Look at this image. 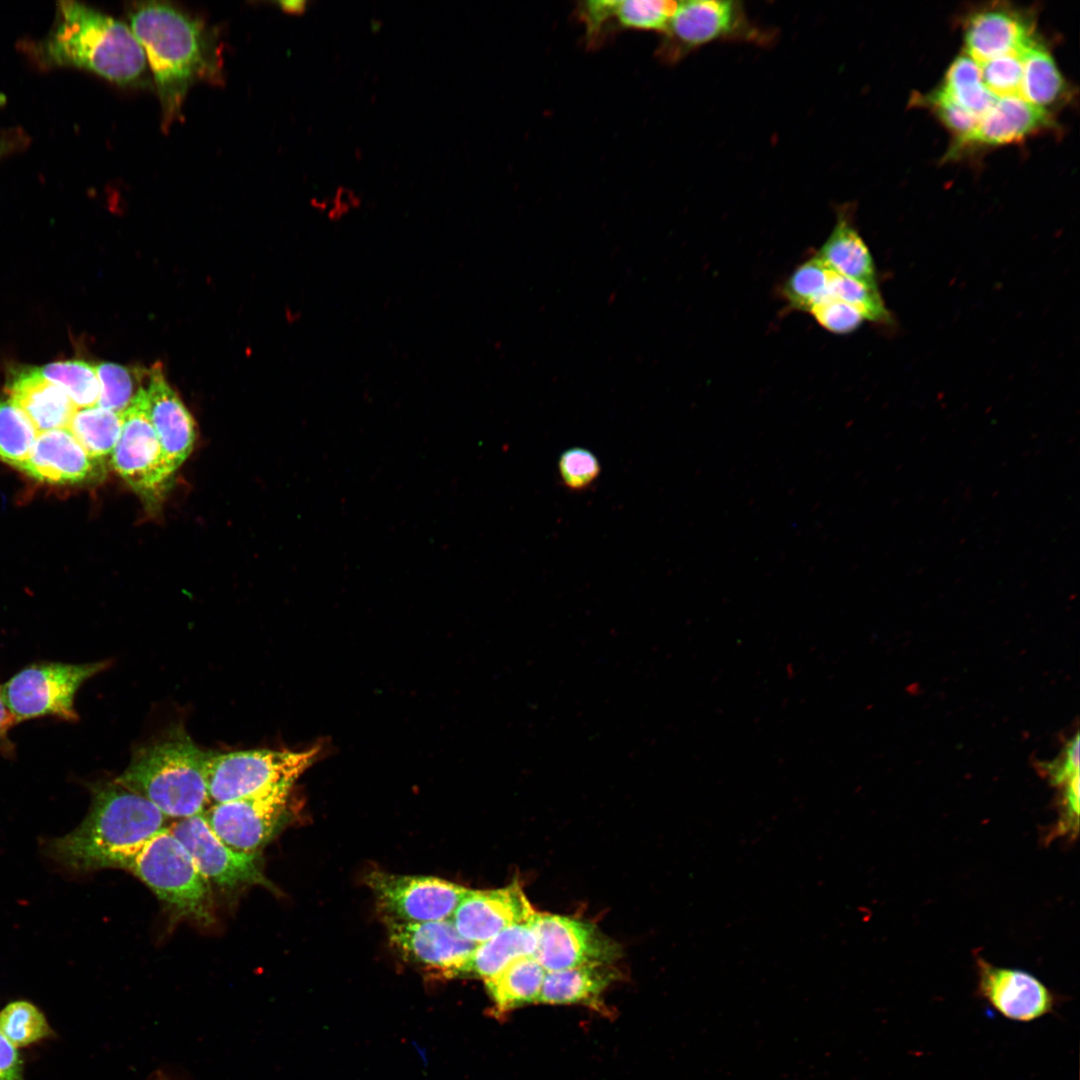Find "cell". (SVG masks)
<instances>
[{
	"mask_svg": "<svg viewBox=\"0 0 1080 1080\" xmlns=\"http://www.w3.org/2000/svg\"><path fill=\"white\" fill-rule=\"evenodd\" d=\"M108 665V661L30 664L1 686L4 703L16 724L44 716L76 722L79 719L74 707L77 691Z\"/></svg>",
	"mask_w": 1080,
	"mask_h": 1080,
	"instance_id": "cell-6",
	"label": "cell"
},
{
	"mask_svg": "<svg viewBox=\"0 0 1080 1080\" xmlns=\"http://www.w3.org/2000/svg\"><path fill=\"white\" fill-rule=\"evenodd\" d=\"M37 372L58 386L77 407H91L98 402L100 385L96 367L82 360H66L35 367Z\"/></svg>",
	"mask_w": 1080,
	"mask_h": 1080,
	"instance_id": "cell-30",
	"label": "cell"
},
{
	"mask_svg": "<svg viewBox=\"0 0 1080 1080\" xmlns=\"http://www.w3.org/2000/svg\"><path fill=\"white\" fill-rule=\"evenodd\" d=\"M366 881L385 919L410 923L450 919L468 891L436 877L381 871L369 873Z\"/></svg>",
	"mask_w": 1080,
	"mask_h": 1080,
	"instance_id": "cell-10",
	"label": "cell"
},
{
	"mask_svg": "<svg viewBox=\"0 0 1080 1080\" xmlns=\"http://www.w3.org/2000/svg\"><path fill=\"white\" fill-rule=\"evenodd\" d=\"M534 957L546 972L585 965H610L621 955L620 946L591 922L536 912Z\"/></svg>",
	"mask_w": 1080,
	"mask_h": 1080,
	"instance_id": "cell-12",
	"label": "cell"
},
{
	"mask_svg": "<svg viewBox=\"0 0 1080 1080\" xmlns=\"http://www.w3.org/2000/svg\"><path fill=\"white\" fill-rule=\"evenodd\" d=\"M1023 51L1007 53L979 64L984 85L996 97L1019 95Z\"/></svg>",
	"mask_w": 1080,
	"mask_h": 1080,
	"instance_id": "cell-36",
	"label": "cell"
},
{
	"mask_svg": "<svg viewBox=\"0 0 1080 1080\" xmlns=\"http://www.w3.org/2000/svg\"><path fill=\"white\" fill-rule=\"evenodd\" d=\"M535 916V915H534ZM537 933L532 920L510 926L487 941L476 945L462 975L489 979L512 961L534 956Z\"/></svg>",
	"mask_w": 1080,
	"mask_h": 1080,
	"instance_id": "cell-24",
	"label": "cell"
},
{
	"mask_svg": "<svg viewBox=\"0 0 1080 1080\" xmlns=\"http://www.w3.org/2000/svg\"><path fill=\"white\" fill-rule=\"evenodd\" d=\"M31 51L45 66L87 70L120 86L142 83L148 64L129 25L77 1L57 3L52 30Z\"/></svg>",
	"mask_w": 1080,
	"mask_h": 1080,
	"instance_id": "cell-2",
	"label": "cell"
},
{
	"mask_svg": "<svg viewBox=\"0 0 1080 1080\" xmlns=\"http://www.w3.org/2000/svg\"><path fill=\"white\" fill-rule=\"evenodd\" d=\"M98 463L71 431L64 428L40 433L28 458L18 468L38 481L75 484L92 478Z\"/></svg>",
	"mask_w": 1080,
	"mask_h": 1080,
	"instance_id": "cell-18",
	"label": "cell"
},
{
	"mask_svg": "<svg viewBox=\"0 0 1080 1080\" xmlns=\"http://www.w3.org/2000/svg\"><path fill=\"white\" fill-rule=\"evenodd\" d=\"M122 413L99 406L77 409L68 429L94 459L112 454L121 434Z\"/></svg>",
	"mask_w": 1080,
	"mask_h": 1080,
	"instance_id": "cell-27",
	"label": "cell"
},
{
	"mask_svg": "<svg viewBox=\"0 0 1080 1080\" xmlns=\"http://www.w3.org/2000/svg\"><path fill=\"white\" fill-rule=\"evenodd\" d=\"M1019 96L1047 111L1066 96V82L1048 49L1035 39L1022 53Z\"/></svg>",
	"mask_w": 1080,
	"mask_h": 1080,
	"instance_id": "cell-26",
	"label": "cell"
},
{
	"mask_svg": "<svg viewBox=\"0 0 1080 1080\" xmlns=\"http://www.w3.org/2000/svg\"><path fill=\"white\" fill-rule=\"evenodd\" d=\"M925 103L931 107L944 125L955 136V145L963 141L977 126L979 118L965 110L941 88L925 97Z\"/></svg>",
	"mask_w": 1080,
	"mask_h": 1080,
	"instance_id": "cell-39",
	"label": "cell"
},
{
	"mask_svg": "<svg viewBox=\"0 0 1080 1080\" xmlns=\"http://www.w3.org/2000/svg\"><path fill=\"white\" fill-rule=\"evenodd\" d=\"M292 786L277 785L204 811L213 832L238 852L258 854L282 823Z\"/></svg>",
	"mask_w": 1080,
	"mask_h": 1080,
	"instance_id": "cell-11",
	"label": "cell"
},
{
	"mask_svg": "<svg viewBox=\"0 0 1080 1080\" xmlns=\"http://www.w3.org/2000/svg\"><path fill=\"white\" fill-rule=\"evenodd\" d=\"M545 974L534 956H525L512 961L484 982L496 1009L505 1013L538 1003Z\"/></svg>",
	"mask_w": 1080,
	"mask_h": 1080,
	"instance_id": "cell-25",
	"label": "cell"
},
{
	"mask_svg": "<svg viewBox=\"0 0 1080 1080\" xmlns=\"http://www.w3.org/2000/svg\"><path fill=\"white\" fill-rule=\"evenodd\" d=\"M168 828L189 852L210 885L225 890L248 885L271 887L262 873L259 854L238 852L228 847L210 828L204 812L177 819Z\"/></svg>",
	"mask_w": 1080,
	"mask_h": 1080,
	"instance_id": "cell-13",
	"label": "cell"
},
{
	"mask_svg": "<svg viewBox=\"0 0 1080 1080\" xmlns=\"http://www.w3.org/2000/svg\"><path fill=\"white\" fill-rule=\"evenodd\" d=\"M386 920L391 945L407 960L443 975L459 976L476 945L450 919L430 922Z\"/></svg>",
	"mask_w": 1080,
	"mask_h": 1080,
	"instance_id": "cell-15",
	"label": "cell"
},
{
	"mask_svg": "<svg viewBox=\"0 0 1080 1080\" xmlns=\"http://www.w3.org/2000/svg\"><path fill=\"white\" fill-rule=\"evenodd\" d=\"M940 88L979 119L998 99L984 85L980 65L967 54L953 61Z\"/></svg>",
	"mask_w": 1080,
	"mask_h": 1080,
	"instance_id": "cell-28",
	"label": "cell"
},
{
	"mask_svg": "<svg viewBox=\"0 0 1080 1080\" xmlns=\"http://www.w3.org/2000/svg\"><path fill=\"white\" fill-rule=\"evenodd\" d=\"M151 1080H173V1079L170 1078L169 1076H166L165 1074L159 1072V1073L153 1075Z\"/></svg>",
	"mask_w": 1080,
	"mask_h": 1080,
	"instance_id": "cell-46",
	"label": "cell"
},
{
	"mask_svg": "<svg viewBox=\"0 0 1080 1080\" xmlns=\"http://www.w3.org/2000/svg\"><path fill=\"white\" fill-rule=\"evenodd\" d=\"M1051 125L1048 111L1031 105L1019 95L1000 97L955 149L1013 144Z\"/></svg>",
	"mask_w": 1080,
	"mask_h": 1080,
	"instance_id": "cell-20",
	"label": "cell"
},
{
	"mask_svg": "<svg viewBox=\"0 0 1080 1080\" xmlns=\"http://www.w3.org/2000/svg\"><path fill=\"white\" fill-rule=\"evenodd\" d=\"M91 792L85 819L50 846L53 856L71 869H121L143 843L167 827V817L157 807L114 780L92 785Z\"/></svg>",
	"mask_w": 1080,
	"mask_h": 1080,
	"instance_id": "cell-3",
	"label": "cell"
},
{
	"mask_svg": "<svg viewBox=\"0 0 1080 1080\" xmlns=\"http://www.w3.org/2000/svg\"><path fill=\"white\" fill-rule=\"evenodd\" d=\"M0 1080H24L23 1064L16 1049L0 1033Z\"/></svg>",
	"mask_w": 1080,
	"mask_h": 1080,
	"instance_id": "cell-41",
	"label": "cell"
},
{
	"mask_svg": "<svg viewBox=\"0 0 1080 1080\" xmlns=\"http://www.w3.org/2000/svg\"><path fill=\"white\" fill-rule=\"evenodd\" d=\"M0 1033L17 1048L50 1036L52 1030L36 1006L15 1001L0 1012Z\"/></svg>",
	"mask_w": 1080,
	"mask_h": 1080,
	"instance_id": "cell-34",
	"label": "cell"
},
{
	"mask_svg": "<svg viewBox=\"0 0 1080 1080\" xmlns=\"http://www.w3.org/2000/svg\"><path fill=\"white\" fill-rule=\"evenodd\" d=\"M672 0H624L618 2L615 19L624 29L664 33L677 9Z\"/></svg>",
	"mask_w": 1080,
	"mask_h": 1080,
	"instance_id": "cell-35",
	"label": "cell"
},
{
	"mask_svg": "<svg viewBox=\"0 0 1080 1080\" xmlns=\"http://www.w3.org/2000/svg\"><path fill=\"white\" fill-rule=\"evenodd\" d=\"M536 912L515 881L499 889H468L450 920L463 938L478 945L510 926L532 920Z\"/></svg>",
	"mask_w": 1080,
	"mask_h": 1080,
	"instance_id": "cell-16",
	"label": "cell"
},
{
	"mask_svg": "<svg viewBox=\"0 0 1080 1080\" xmlns=\"http://www.w3.org/2000/svg\"><path fill=\"white\" fill-rule=\"evenodd\" d=\"M967 55L981 64L1007 53L1023 51L1033 40V24L1016 9L985 8L973 14L965 28Z\"/></svg>",
	"mask_w": 1080,
	"mask_h": 1080,
	"instance_id": "cell-19",
	"label": "cell"
},
{
	"mask_svg": "<svg viewBox=\"0 0 1080 1080\" xmlns=\"http://www.w3.org/2000/svg\"><path fill=\"white\" fill-rule=\"evenodd\" d=\"M850 304L861 312L865 320L890 324L891 313L887 309L878 287L870 286L830 271L827 294ZM824 297V298H825Z\"/></svg>",
	"mask_w": 1080,
	"mask_h": 1080,
	"instance_id": "cell-33",
	"label": "cell"
},
{
	"mask_svg": "<svg viewBox=\"0 0 1080 1080\" xmlns=\"http://www.w3.org/2000/svg\"><path fill=\"white\" fill-rule=\"evenodd\" d=\"M616 978V970L607 964L546 972L538 1003L584 1004L599 1008L601 995Z\"/></svg>",
	"mask_w": 1080,
	"mask_h": 1080,
	"instance_id": "cell-23",
	"label": "cell"
},
{
	"mask_svg": "<svg viewBox=\"0 0 1080 1080\" xmlns=\"http://www.w3.org/2000/svg\"><path fill=\"white\" fill-rule=\"evenodd\" d=\"M145 395L149 419L162 451L171 467L177 471L193 449L195 421L165 380L159 366L151 369Z\"/></svg>",
	"mask_w": 1080,
	"mask_h": 1080,
	"instance_id": "cell-17",
	"label": "cell"
},
{
	"mask_svg": "<svg viewBox=\"0 0 1080 1080\" xmlns=\"http://www.w3.org/2000/svg\"><path fill=\"white\" fill-rule=\"evenodd\" d=\"M975 960L977 995L1003 1017L1030 1022L1055 1010V993L1031 973L996 966L980 956Z\"/></svg>",
	"mask_w": 1080,
	"mask_h": 1080,
	"instance_id": "cell-14",
	"label": "cell"
},
{
	"mask_svg": "<svg viewBox=\"0 0 1080 1080\" xmlns=\"http://www.w3.org/2000/svg\"><path fill=\"white\" fill-rule=\"evenodd\" d=\"M37 436L29 418L10 398L0 400V460L19 467Z\"/></svg>",
	"mask_w": 1080,
	"mask_h": 1080,
	"instance_id": "cell-31",
	"label": "cell"
},
{
	"mask_svg": "<svg viewBox=\"0 0 1080 1080\" xmlns=\"http://www.w3.org/2000/svg\"><path fill=\"white\" fill-rule=\"evenodd\" d=\"M141 880L177 917L214 922L211 885L168 826L127 858L122 868Z\"/></svg>",
	"mask_w": 1080,
	"mask_h": 1080,
	"instance_id": "cell-5",
	"label": "cell"
},
{
	"mask_svg": "<svg viewBox=\"0 0 1080 1080\" xmlns=\"http://www.w3.org/2000/svg\"><path fill=\"white\" fill-rule=\"evenodd\" d=\"M317 754L318 748L212 753L206 768L209 802L214 805L234 800L271 786H292Z\"/></svg>",
	"mask_w": 1080,
	"mask_h": 1080,
	"instance_id": "cell-7",
	"label": "cell"
},
{
	"mask_svg": "<svg viewBox=\"0 0 1080 1080\" xmlns=\"http://www.w3.org/2000/svg\"><path fill=\"white\" fill-rule=\"evenodd\" d=\"M128 18L152 70L167 129L179 118L194 83L218 79L216 38L201 20L164 2L136 3Z\"/></svg>",
	"mask_w": 1080,
	"mask_h": 1080,
	"instance_id": "cell-1",
	"label": "cell"
},
{
	"mask_svg": "<svg viewBox=\"0 0 1080 1080\" xmlns=\"http://www.w3.org/2000/svg\"><path fill=\"white\" fill-rule=\"evenodd\" d=\"M281 8L289 13H302L305 10V1H284L279 3Z\"/></svg>",
	"mask_w": 1080,
	"mask_h": 1080,
	"instance_id": "cell-44",
	"label": "cell"
},
{
	"mask_svg": "<svg viewBox=\"0 0 1080 1080\" xmlns=\"http://www.w3.org/2000/svg\"><path fill=\"white\" fill-rule=\"evenodd\" d=\"M558 468L564 485L574 491L590 487L600 474L596 456L580 447L565 450L559 458Z\"/></svg>",
	"mask_w": 1080,
	"mask_h": 1080,
	"instance_id": "cell-37",
	"label": "cell"
},
{
	"mask_svg": "<svg viewBox=\"0 0 1080 1080\" xmlns=\"http://www.w3.org/2000/svg\"><path fill=\"white\" fill-rule=\"evenodd\" d=\"M120 437L111 454L114 470L147 502L160 500L175 474L149 419L145 389L122 412Z\"/></svg>",
	"mask_w": 1080,
	"mask_h": 1080,
	"instance_id": "cell-9",
	"label": "cell"
},
{
	"mask_svg": "<svg viewBox=\"0 0 1080 1080\" xmlns=\"http://www.w3.org/2000/svg\"><path fill=\"white\" fill-rule=\"evenodd\" d=\"M815 321L834 334H848L858 329L864 316L850 304L832 297H825L808 310Z\"/></svg>",
	"mask_w": 1080,
	"mask_h": 1080,
	"instance_id": "cell-38",
	"label": "cell"
},
{
	"mask_svg": "<svg viewBox=\"0 0 1080 1080\" xmlns=\"http://www.w3.org/2000/svg\"><path fill=\"white\" fill-rule=\"evenodd\" d=\"M212 753L176 728L137 750L114 781L146 798L165 817H191L203 813L209 802L206 768Z\"/></svg>",
	"mask_w": 1080,
	"mask_h": 1080,
	"instance_id": "cell-4",
	"label": "cell"
},
{
	"mask_svg": "<svg viewBox=\"0 0 1080 1080\" xmlns=\"http://www.w3.org/2000/svg\"><path fill=\"white\" fill-rule=\"evenodd\" d=\"M96 372L100 385L97 406L122 413L146 388L144 381L149 379L151 370L102 362L96 366Z\"/></svg>",
	"mask_w": 1080,
	"mask_h": 1080,
	"instance_id": "cell-29",
	"label": "cell"
},
{
	"mask_svg": "<svg viewBox=\"0 0 1080 1080\" xmlns=\"http://www.w3.org/2000/svg\"><path fill=\"white\" fill-rule=\"evenodd\" d=\"M15 721L7 709L0 686V752L6 756L14 753V744L9 739V731L15 725Z\"/></svg>",
	"mask_w": 1080,
	"mask_h": 1080,
	"instance_id": "cell-43",
	"label": "cell"
},
{
	"mask_svg": "<svg viewBox=\"0 0 1080 1080\" xmlns=\"http://www.w3.org/2000/svg\"><path fill=\"white\" fill-rule=\"evenodd\" d=\"M830 271L816 256L806 260L786 279L782 287L785 300L792 308L807 311L826 296Z\"/></svg>",
	"mask_w": 1080,
	"mask_h": 1080,
	"instance_id": "cell-32",
	"label": "cell"
},
{
	"mask_svg": "<svg viewBox=\"0 0 1080 1080\" xmlns=\"http://www.w3.org/2000/svg\"><path fill=\"white\" fill-rule=\"evenodd\" d=\"M1079 734L1070 741L1066 748L1064 764L1055 769L1052 768L1051 776L1054 784L1064 785L1076 772H1079Z\"/></svg>",
	"mask_w": 1080,
	"mask_h": 1080,
	"instance_id": "cell-42",
	"label": "cell"
},
{
	"mask_svg": "<svg viewBox=\"0 0 1080 1080\" xmlns=\"http://www.w3.org/2000/svg\"><path fill=\"white\" fill-rule=\"evenodd\" d=\"M618 2L619 0H590L579 4L577 16L585 25L589 46L600 43V35L604 33L608 23L615 19Z\"/></svg>",
	"mask_w": 1080,
	"mask_h": 1080,
	"instance_id": "cell-40",
	"label": "cell"
},
{
	"mask_svg": "<svg viewBox=\"0 0 1080 1080\" xmlns=\"http://www.w3.org/2000/svg\"><path fill=\"white\" fill-rule=\"evenodd\" d=\"M815 256L840 275L878 287L873 256L847 207L838 209L834 227Z\"/></svg>",
	"mask_w": 1080,
	"mask_h": 1080,
	"instance_id": "cell-22",
	"label": "cell"
},
{
	"mask_svg": "<svg viewBox=\"0 0 1080 1080\" xmlns=\"http://www.w3.org/2000/svg\"><path fill=\"white\" fill-rule=\"evenodd\" d=\"M6 389L10 399L40 433L68 428L77 411L68 394L42 377L35 367L15 370Z\"/></svg>",
	"mask_w": 1080,
	"mask_h": 1080,
	"instance_id": "cell-21",
	"label": "cell"
},
{
	"mask_svg": "<svg viewBox=\"0 0 1080 1080\" xmlns=\"http://www.w3.org/2000/svg\"><path fill=\"white\" fill-rule=\"evenodd\" d=\"M760 34L748 21L742 2L681 1L656 55L666 63H676L692 50L713 41L761 40Z\"/></svg>",
	"mask_w": 1080,
	"mask_h": 1080,
	"instance_id": "cell-8",
	"label": "cell"
},
{
	"mask_svg": "<svg viewBox=\"0 0 1080 1080\" xmlns=\"http://www.w3.org/2000/svg\"><path fill=\"white\" fill-rule=\"evenodd\" d=\"M15 139L3 138L0 139V159L3 158L8 152L15 147Z\"/></svg>",
	"mask_w": 1080,
	"mask_h": 1080,
	"instance_id": "cell-45",
	"label": "cell"
}]
</instances>
